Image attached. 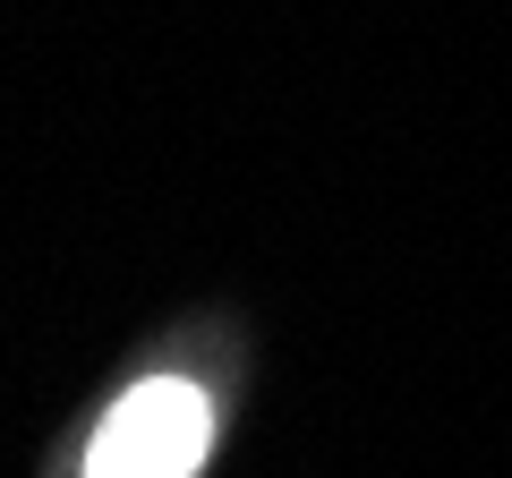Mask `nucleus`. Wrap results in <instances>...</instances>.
Instances as JSON below:
<instances>
[{"label":"nucleus","mask_w":512,"mask_h":478,"mask_svg":"<svg viewBox=\"0 0 512 478\" xmlns=\"http://www.w3.org/2000/svg\"><path fill=\"white\" fill-rule=\"evenodd\" d=\"M214 444V402L188 376H146L111 402V419L86 444V478H197Z\"/></svg>","instance_id":"obj_1"}]
</instances>
